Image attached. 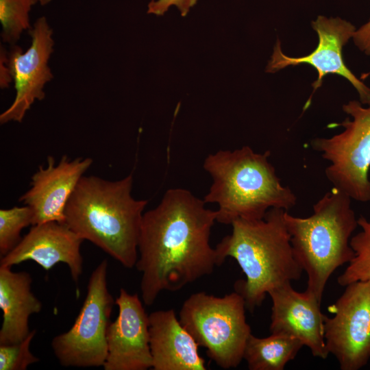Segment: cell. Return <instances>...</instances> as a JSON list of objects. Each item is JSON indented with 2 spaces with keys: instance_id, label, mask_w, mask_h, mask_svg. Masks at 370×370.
<instances>
[{
  "instance_id": "cell-1",
  "label": "cell",
  "mask_w": 370,
  "mask_h": 370,
  "mask_svg": "<svg viewBox=\"0 0 370 370\" xmlns=\"http://www.w3.org/2000/svg\"><path fill=\"white\" fill-rule=\"evenodd\" d=\"M206 204L190 190L174 188L144 212L135 267L142 273L140 288L146 305L161 292L180 291L218 266L210 245L217 210Z\"/></svg>"
},
{
  "instance_id": "cell-2",
  "label": "cell",
  "mask_w": 370,
  "mask_h": 370,
  "mask_svg": "<svg viewBox=\"0 0 370 370\" xmlns=\"http://www.w3.org/2000/svg\"><path fill=\"white\" fill-rule=\"evenodd\" d=\"M133 175L116 181L82 176L69 199L65 223L127 269L135 267L147 200L132 195Z\"/></svg>"
},
{
  "instance_id": "cell-3",
  "label": "cell",
  "mask_w": 370,
  "mask_h": 370,
  "mask_svg": "<svg viewBox=\"0 0 370 370\" xmlns=\"http://www.w3.org/2000/svg\"><path fill=\"white\" fill-rule=\"evenodd\" d=\"M286 211L272 208L260 219H236L230 225L231 234L214 247L218 266L230 257L244 273L245 280L236 282L235 291L251 312L270 291L299 280L304 272L293 254Z\"/></svg>"
},
{
  "instance_id": "cell-4",
  "label": "cell",
  "mask_w": 370,
  "mask_h": 370,
  "mask_svg": "<svg viewBox=\"0 0 370 370\" xmlns=\"http://www.w3.org/2000/svg\"><path fill=\"white\" fill-rule=\"evenodd\" d=\"M270 156V151L258 153L243 146L206 157L203 167L212 182L204 201L217 204V222L260 219L272 208L288 211L296 205V195L282 184Z\"/></svg>"
},
{
  "instance_id": "cell-5",
  "label": "cell",
  "mask_w": 370,
  "mask_h": 370,
  "mask_svg": "<svg viewBox=\"0 0 370 370\" xmlns=\"http://www.w3.org/2000/svg\"><path fill=\"white\" fill-rule=\"evenodd\" d=\"M312 209L313 213L305 218L286 211L284 221L295 258L308 275L306 291L321 302L332 273L354 256L350 239L358 224L352 199L335 187Z\"/></svg>"
},
{
  "instance_id": "cell-6",
  "label": "cell",
  "mask_w": 370,
  "mask_h": 370,
  "mask_svg": "<svg viewBox=\"0 0 370 370\" xmlns=\"http://www.w3.org/2000/svg\"><path fill=\"white\" fill-rule=\"evenodd\" d=\"M246 306L237 291L223 297L206 292L192 294L183 303L180 321L208 356L221 368L237 367L243 360L251 334L246 321Z\"/></svg>"
},
{
  "instance_id": "cell-7",
  "label": "cell",
  "mask_w": 370,
  "mask_h": 370,
  "mask_svg": "<svg viewBox=\"0 0 370 370\" xmlns=\"http://www.w3.org/2000/svg\"><path fill=\"white\" fill-rule=\"evenodd\" d=\"M358 101L343 106L347 118L332 127L344 130L330 138H315L311 147L330 162L325 168L327 179L354 200L370 201V105L363 107Z\"/></svg>"
},
{
  "instance_id": "cell-8",
  "label": "cell",
  "mask_w": 370,
  "mask_h": 370,
  "mask_svg": "<svg viewBox=\"0 0 370 370\" xmlns=\"http://www.w3.org/2000/svg\"><path fill=\"white\" fill-rule=\"evenodd\" d=\"M108 261L92 272L87 294L72 327L51 341L59 363L69 367H100L108 354L107 331L115 303L108 287Z\"/></svg>"
},
{
  "instance_id": "cell-9",
  "label": "cell",
  "mask_w": 370,
  "mask_h": 370,
  "mask_svg": "<svg viewBox=\"0 0 370 370\" xmlns=\"http://www.w3.org/2000/svg\"><path fill=\"white\" fill-rule=\"evenodd\" d=\"M345 287L325 316L324 338L341 370H358L370 359V280Z\"/></svg>"
},
{
  "instance_id": "cell-10",
  "label": "cell",
  "mask_w": 370,
  "mask_h": 370,
  "mask_svg": "<svg viewBox=\"0 0 370 370\" xmlns=\"http://www.w3.org/2000/svg\"><path fill=\"white\" fill-rule=\"evenodd\" d=\"M53 29L45 16L29 30L31 44L25 51L13 45L8 53L9 65L16 90L11 105L0 114L1 125L22 122L36 101L45 97L44 88L53 75L49 61L53 52Z\"/></svg>"
},
{
  "instance_id": "cell-11",
  "label": "cell",
  "mask_w": 370,
  "mask_h": 370,
  "mask_svg": "<svg viewBox=\"0 0 370 370\" xmlns=\"http://www.w3.org/2000/svg\"><path fill=\"white\" fill-rule=\"evenodd\" d=\"M312 27L319 37L314 51L305 56L290 57L282 52L280 42L278 40L266 71L275 73L286 66L301 64H309L316 69L318 77L312 84L313 91L304 106V111L308 108L313 94L321 86L324 77L329 74L345 77L358 92L360 102L362 105H370V88L348 69L342 56L343 47L353 37L355 27L341 18H327L321 15L312 22Z\"/></svg>"
},
{
  "instance_id": "cell-12",
  "label": "cell",
  "mask_w": 370,
  "mask_h": 370,
  "mask_svg": "<svg viewBox=\"0 0 370 370\" xmlns=\"http://www.w3.org/2000/svg\"><path fill=\"white\" fill-rule=\"evenodd\" d=\"M119 314L107 331L104 370H147L152 367L149 314L138 294L121 288Z\"/></svg>"
},
{
  "instance_id": "cell-13",
  "label": "cell",
  "mask_w": 370,
  "mask_h": 370,
  "mask_svg": "<svg viewBox=\"0 0 370 370\" xmlns=\"http://www.w3.org/2000/svg\"><path fill=\"white\" fill-rule=\"evenodd\" d=\"M92 164L90 158L71 160L62 156L56 165L48 156L46 166H40L32 176L30 188L18 199L33 212L32 225L49 221L65 223L66 204L78 182Z\"/></svg>"
},
{
  "instance_id": "cell-14",
  "label": "cell",
  "mask_w": 370,
  "mask_h": 370,
  "mask_svg": "<svg viewBox=\"0 0 370 370\" xmlns=\"http://www.w3.org/2000/svg\"><path fill=\"white\" fill-rule=\"evenodd\" d=\"M268 294L272 301L270 332L297 338L313 356L326 358L330 353L324 338L325 315L321 311V301L306 291H295L291 282Z\"/></svg>"
},
{
  "instance_id": "cell-15",
  "label": "cell",
  "mask_w": 370,
  "mask_h": 370,
  "mask_svg": "<svg viewBox=\"0 0 370 370\" xmlns=\"http://www.w3.org/2000/svg\"><path fill=\"white\" fill-rule=\"evenodd\" d=\"M83 241L65 223L36 224L32 225L15 248L1 257L0 266L12 267L33 260L48 271L58 263H64L73 280L77 282L83 271L80 250Z\"/></svg>"
},
{
  "instance_id": "cell-16",
  "label": "cell",
  "mask_w": 370,
  "mask_h": 370,
  "mask_svg": "<svg viewBox=\"0 0 370 370\" xmlns=\"http://www.w3.org/2000/svg\"><path fill=\"white\" fill-rule=\"evenodd\" d=\"M150 349L153 370H206L198 344L173 309L149 314Z\"/></svg>"
},
{
  "instance_id": "cell-17",
  "label": "cell",
  "mask_w": 370,
  "mask_h": 370,
  "mask_svg": "<svg viewBox=\"0 0 370 370\" xmlns=\"http://www.w3.org/2000/svg\"><path fill=\"white\" fill-rule=\"evenodd\" d=\"M32 284L30 273L14 272L11 267L0 266V308L3 312L0 345L18 343L30 333L29 318L42 308V302L32 291Z\"/></svg>"
},
{
  "instance_id": "cell-18",
  "label": "cell",
  "mask_w": 370,
  "mask_h": 370,
  "mask_svg": "<svg viewBox=\"0 0 370 370\" xmlns=\"http://www.w3.org/2000/svg\"><path fill=\"white\" fill-rule=\"evenodd\" d=\"M303 346L297 338L282 334H271L265 338L251 334L245 345L243 359L250 370H283Z\"/></svg>"
},
{
  "instance_id": "cell-19",
  "label": "cell",
  "mask_w": 370,
  "mask_h": 370,
  "mask_svg": "<svg viewBox=\"0 0 370 370\" xmlns=\"http://www.w3.org/2000/svg\"><path fill=\"white\" fill-rule=\"evenodd\" d=\"M358 224L361 230L350 239L354 256L337 279L338 284L341 286L357 281L370 280V219L360 215L358 218Z\"/></svg>"
},
{
  "instance_id": "cell-20",
  "label": "cell",
  "mask_w": 370,
  "mask_h": 370,
  "mask_svg": "<svg viewBox=\"0 0 370 370\" xmlns=\"http://www.w3.org/2000/svg\"><path fill=\"white\" fill-rule=\"evenodd\" d=\"M37 0H0L1 37L13 46L23 32L31 29L29 12Z\"/></svg>"
},
{
  "instance_id": "cell-21",
  "label": "cell",
  "mask_w": 370,
  "mask_h": 370,
  "mask_svg": "<svg viewBox=\"0 0 370 370\" xmlns=\"http://www.w3.org/2000/svg\"><path fill=\"white\" fill-rule=\"evenodd\" d=\"M33 212L29 207L14 206L0 210V256L10 252L19 243L21 232L32 225Z\"/></svg>"
},
{
  "instance_id": "cell-22",
  "label": "cell",
  "mask_w": 370,
  "mask_h": 370,
  "mask_svg": "<svg viewBox=\"0 0 370 370\" xmlns=\"http://www.w3.org/2000/svg\"><path fill=\"white\" fill-rule=\"evenodd\" d=\"M36 334L34 329L18 343L0 345V370H25L39 361L30 351L31 342Z\"/></svg>"
},
{
  "instance_id": "cell-23",
  "label": "cell",
  "mask_w": 370,
  "mask_h": 370,
  "mask_svg": "<svg viewBox=\"0 0 370 370\" xmlns=\"http://www.w3.org/2000/svg\"><path fill=\"white\" fill-rule=\"evenodd\" d=\"M198 0H151L147 5V14L163 16L170 8L175 5L182 16H186L191 8L195 6Z\"/></svg>"
},
{
  "instance_id": "cell-24",
  "label": "cell",
  "mask_w": 370,
  "mask_h": 370,
  "mask_svg": "<svg viewBox=\"0 0 370 370\" xmlns=\"http://www.w3.org/2000/svg\"><path fill=\"white\" fill-rule=\"evenodd\" d=\"M352 38L360 51L370 56V19L355 31Z\"/></svg>"
},
{
  "instance_id": "cell-25",
  "label": "cell",
  "mask_w": 370,
  "mask_h": 370,
  "mask_svg": "<svg viewBox=\"0 0 370 370\" xmlns=\"http://www.w3.org/2000/svg\"><path fill=\"white\" fill-rule=\"evenodd\" d=\"M8 60V52L1 46L0 51V87L7 88L12 82Z\"/></svg>"
},
{
  "instance_id": "cell-26",
  "label": "cell",
  "mask_w": 370,
  "mask_h": 370,
  "mask_svg": "<svg viewBox=\"0 0 370 370\" xmlns=\"http://www.w3.org/2000/svg\"><path fill=\"white\" fill-rule=\"evenodd\" d=\"M38 3H40L42 5H45L48 3H49L52 0H37Z\"/></svg>"
}]
</instances>
